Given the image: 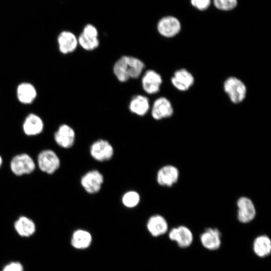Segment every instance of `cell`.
<instances>
[{
    "label": "cell",
    "mask_w": 271,
    "mask_h": 271,
    "mask_svg": "<svg viewBox=\"0 0 271 271\" xmlns=\"http://www.w3.org/2000/svg\"><path fill=\"white\" fill-rule=\"evenodd\" d=\"M223 89L233 103H240L246 97V86L243 81L236 77L227 78L223 83Z\"/></svg>",
    "instance_id": "cell-2"
},
{
    "label": "cell",
    "mask_w": 271,
    "mask_h": 271,
    "mask_svg": "<svg viewBox=\"0 0 271 271\" xmlns=\"http://www.w3.org/2000/svg\"><path fill=\"white\" fill-rule=\"evenodd\" d=\"M128 107L132 113L139 116H144L149 110V100L144 95H137L131 98Z\"/></svg>",
    "instance_id": "cell-22"
},
{
    "label": "cell",
    "mask_w": 271,
    "mask_h": 271,
    "mask_svg": "<svg viewBox=\"0 0 271 271\" xmlns=\"http://www.w3.org/2000/svg\"><path fill=\"white\" fill-rule=\"evenodd\" d=\"M43 127L42 119L34 113L29 114L25 118L23 125L25 133L30 136L40 134L43 131Z\"/></svg>",
    "instance_id": "cell-18"
},
{
    "label": "cell",
    "mask_w": 271,
    "mask_h": 271,
    "mask_svg": "<svg viewBox=\"0 0 271 271\" xmlns=\"http://www.w3.org/2000/svg\"><path fill=\"white\" fill-rule=\"evenodd\" d=\"M147 226L149 232L155 237L162 235L168 230L166 219L159 214L151 216L148 220Z\"/></svg>",
    "instance_id": "cell-17"
},
{
    "label": "cell",
    "mask_w": 271,
    "mask_h": 271,
    "mask_svg": "<svg viewBox=\"0 0 271 271\" xmlns=\"http://www.w3.org/2000/svg\"><path fill=\"white\" fill-rule=\"evenodd\" d=\"M56 143L60 147L68 149L73 146L75 142L74 130L66 124L61 125L54 134Z\"/></svg>",
    "instance_id": "cell-15"
},
{
    "label": "cell",
    "mask_w": 271,
    "mask_h": 271,
    "mask_svg": "<svg viewBox=\"0 0 271 271\" xmlns=\"http://www.w3.org/2000/svg\"><path fill=\"white\" fill-rule=\"evenodd\" d=\"M91 241L92 237L89 232L78 229L74 231L71 237V243L74 248L82 249L89 246Z\"/></svg>",
    "instance_id": "cell-23"
},
{
    "label": "cell",
    "mask_w": 271,
    "mask_h": 271,
    "mask_svg": "<svg viewBox=\"0 0 271 271\" xmlns=\"http://www.w3.org/2000/svg\"><path fill=\"white\" fill-rule=\"evenodd\" d=\"M140 195L135 191H128L122 196L121 201L123 205L127 208L136 207L140 203Z\"/></svg>",
    "instance_id": "cell-25"
},
{
    "label": "cell",
    "mask_w": 271,
    "mask_h": 271,
    "mask_svg": "<svg viewBox=\"0 0 271 271\" xmlns=\"http://www.w3.org/2000/svg\"><path fill=\"white\" fill-rule=\"evenodd\" d=\"M14 228L17 233L23 237H29L36 231L34 222L25 216L20 217L15 222Z\"/></svg>",
    "instance_id": "cell-20"
},
{
    "label": "cell",
    "mask_w": 271,
    "mask_h": 271,
    "mask_svg": "<svg viewBox=\"0 0 271 271\" xmlns=\"http://www.w3.org/2000/svg\"><path fill=\"white\" fill-rule=\"evenodd\" d=\"M174 113V109L170 101L165 97L158 98L154 102L152 107V116L159 120L170 117Z\"/></svg>",
    "instance_id": "cell-12"
},
{
    "label": "cell",
    "mask_w": 271,
    "mask_h": 271,
    "mask_svg": "<svg viewBox=\"0 0 271 271\" xmlns=\"http://www.w3.org/2000/svg\"><path fill=\"white\" fill-rule=\"evenodd\" d=\"M172 85L178 90H189L194 83V77L192 73L184 68L176 70L171 79Z\"/></svg>",
    "instance_id": "cell-13"
},
{
    "label": "cell",
    "mask_w": 271,
    "mask_h": 271,
    "mask_svg": "<svg viewBox=\"0 0 271 271\" xmlns=\"http://www.w3.org/2000/svg\"><path fill=\"white\" fill-rule=\"evenodd\" d=\"M200 240L204 248L215 251L221 246V233L216 228L208 227L200 234Z\"/></svg>",
    "instance_id": "cell-11"
},
{
    "label": "cell",
    "mask_w": 271,
    "mask_h": 271,
    "mask_svg": "<svg viewBox=\"0 0 271 271\" xmlns=\"http://www.w3.org/2000/svg\"><path fill=\"white\" fill-rule=\"evenodd\" d=\"M78 44L84 50L92 51L96 49L99 45L98 38L92 37L82 33L78 38Z\"/></svg>",
    "instance_id": "cell-24"
},
{
    "label": "cell",
    "mask_w": 271,
    "mask_h": 271,
    "mask_svg": "<svg viewBox=\"0 0 271 271\" xmlns=\"http://www.w3.org/2000/svg\"><path fill=\"white\" fill-rule=\"evenodd\" d=\"M3 163V159L1 156H0V167H1Z\"/></svg>",
    "instance_id": "cell-29"
},
{
    "label": "cell",
    "mask_w": 271,
    "mask_h": 271,
    "mask_svg": "<svg viewBox=\"0 0 271 271\" xmlns=\"http://www.w3.org/2000/svg\"><path fill=\"white\" fill-rule=\"evenodd\" d=\"M179 176V170L176 166L167 165L158 170L157 173V181L162 186L170 187L178 182Z\"/></svg>",
    "instance_id": "cell-10"
},
{
    "label": "cell",
    "mask_w": 271,
    "mask_h": 271,
    "mask_svg": "<svg viewBox=\"0 0 271 271\" xmlns=\"http://www.w3.org/2000/svg\"><path fill=\"white\" fill-rule=\"evenodd\" d=\"M163 80L161 75L153 70H148L144 74L142 79V87L148 94H154L160 89Z\"/></svg>",
    "instance_id": "cell-14"
},
{
    "label": "cell",
    "mask_w": 271,
    "mask_h": 271,
    "mask_svg": "<svg viewBox=\"0 0 271 271\" xmlns=\"http://www.w3.org/2000/svg\"><path fill=\"white\" fill-rule=\"evenodd\" d=\"M169 237L172 241L176 242L182 248L191 246L193 241L192 231L185 225H179L172 228L169 232Z\"/></svg>",
    "instance_id": "cell-8"
},
{
    "label": "cell",
    "mask_w": 271,
    "mask_h": 271,
    "mask_svg": "<svg viewBox=\"0 0 271 271\" xmlns=\"http://www.w3.org/2000/svg\"><path fill=\"white\" fill-rule=\"evenodd\" d=\"M237 218L242 223H248L255 217L256 210L253 202L247 196H241L236 201Z\"/></svg>",
    "instance_id": "cell-3"
},
{
    "label": "cell",
    "mask_w": 271,
    "mask_h": 271,
    "mask_svg": "<svg viewBox=\"0 0 271 271\" xmlns=\"http://www.w3.org/2000/svg\"><path fill=\"white\" fill-rule=\"evenodd\" d=\"M35 169V164L32 158L27 154L15 156L11 162V169L17 176L29 174Z\"/></svg>",
    "instance_id": "cell-4"
},
{
    "label": "cell",
    "mask_w": 271,
    "mask_h": 271,
    "mask_svg": "<svg viewBox=\"0 0 271 271\" xmlns=\"http://www.w3.org/2000/svg\"><path fill=\"white\" fill-rule=\"evenodd\" d=\"M59 51L64 54L74 52L78 44V39L72 33L69 31L61 32L58 37Z\"/></svg>",
    "instance_id": "cell-16"
},
{
    "label": "cell",
    "mask_w": 271,
    "mask_h": 271,
    "mask_svg": "<svg viewBox=\"0 0 271 271\" xmlns=\"http://www.w3.org/2000/svg\"><path fill=\"white\" fill-rule=\"evenodd\" d=\"M90 153L94 160L102 162L111 159L114 154V149L109 142L100 139L91 144Z\"/></svg>",
    "instance_id": "cell-6"
},
{
    "label": "cell",
    "mask_w": 271,
    "mask_h": 271,
    "mask_svg": "<svg viewBox=\"0 0 271 271\" xmlns=\"http://www.w3.org/2000/svg\"><path fill=\"white\" fill-rule=\"evenodd\" d=\"M158 32L166 38H172L178 34L181 30V24L177 18L169 16L162 18L157 25Z\"/></svg>",
    "instance_id": "cell-9"
},
{
    "label": "cell",
    "mask_w": 271,
    "mask_h": 271,
    "mask_svg": "<svg viewBox=\"0 0 271 271\" xmlns=\"http://www.w3.org/2000/svg\"><path fill=\"white\" fill-rule=\"evenodd\" d=\"M40 169L48 174H53L60 167V161L57 154L52 150L42 151L38 157Z\"/></svg>",
    "instance_id": "cell-5"
},
{
    "label": "cell",
    "mask_w": 271,
    "mask_h": 271,
    "mask_svg": "<svg viewBox=\"0 0 271 271\" xmlns=\"http://www.w3.org/2000/svg\"><path fill=\"white\" fill-rule=\"evenodd\" d=\"M17 96L20 102L26 104H30L35 99L37 91L31 83L23 82L17 87Z\"/></svg>",
    "instance_id": "cell-21"
},
{
    "label": "cell",
    "mask_w": 271,
    "mask_h": 271,
    "mask_svg": "<svg viewBox=\"0 0 271 271\" xmlns=\"http://www.w3.org/2000/svg\"><path fill=\"white\" fill-rule=\"evenodd\" d=\"M214 7L219 10L229 11L234 9L238 0H212Z\"/></svg>",
    "instance_id": "cell-26"
},
{
    "label": "cell",
    "mask_w": 271,
    "mask_h": 271,
    "mask_svg": "<svg viewBox=\"0 0 271 271\" xmlns=\"http://www.w3.org/2000/svg\"><path fill=\"white\" fill-rule=\"evenodd\" d=\"M2 271H24L23 264L17 261L10 262L7 264Z\"/></svg>",
    "instance_id": "cell-28"
},
{
    "label": "cell",
    "mask_w": 271,
    "mask_h": 271,
    "mask_svg": "<svg viewBox=\"0 0 271 271\" xmlns=\"http://www.w3.org/2000/svg\"><path fill=\"white\" fill-rule=\"evenodd\" d=\"M252 249L256 255L264 258L271 253V240L265 234L257 236L253 240Z\"/></svg>",
    "instance_id": "cell-19"
},
{
    "label": "cell",
    "mask_w": 271,
    "mask_h": 271,
    "mask_svg": "<svg viewBox=\"0 0 271 271\" xmlns=\"http://www.w3.org/2000/svg\"><path fill=\"white\" fill-rule=\"evenodd\" d=\"M212 0H190V3L196 9L204 11L210 7Z\"/></svg>",
    "instance_id": "cell-27"
},
{
    "label": "cell",
    "mask_w": 271,
    "mask_h": 271,
    "mask_svg": "<svg viewBox=\"0 0 271 271\" xmlns=\"http://www.w3.org/2000/svg\"><path fill=\"white\" fill-rule=\"evenodd\" d=\"M103 181V175L99 171L93 170L87 172L82 177L80 183L86 192L93 194L100 191Z\"/></svg>",
    "instance_id": "cell-7"
},
{
    "label": "cell",
    "mask_w": 271,
    "mask_h": 271,
    "mask_svg": "<svg viewBox=\"0 0 271 271\" xmlns=\"http://www.w3.org/2000/svg\"><path fill=\"white\" fill-rule=\"evenodd\" d=\"M144 68L145 64L140 59L130 56H123L114 63L113 72L118 81L124 82L130 78H138Z\"/></svg>",
    "instance_id": "cell-1"
}]
</instances>
